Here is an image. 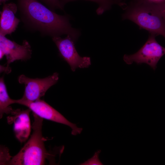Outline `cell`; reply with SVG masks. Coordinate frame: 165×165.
I'll return each mask as SVG.
<instances>
[{
	"label": "cell",
	"instance_id": "12",
	"mask_svg": "<svg viewBox=\"0 0 165 165\" xmlns=\"http://www.w3.org/2000/svg\"><path fill=\"white\" fill-rule=\"evenodd\" d=\"M62 5H64L70 2L77 0H60ZM97 3L98 5L96 12L98 15H101L106 11L110 9L112 6L115 4L118 5L123 9L126 5V3L122 0H85Z\"/></svg>",
	"mask_w": 165,
	"mask_h": 165
},
{
	"label": "cell",
	"instance_id": "1",
	"mask_svg": "<svg viewBox=\"0 0 165 165\" xmlns=\"http://www.w3.org/2000/svg\"><path fill=\"white\" fill-rule=\"evenodd\" d=\"M17 5L23 22L30 29L52 37L69 35L76 41L80 35L72 27L69 16L57 14L38 0H17Z\"/></svg>",
	"mask_w": 165,
	"mask_h": 165
},
{
	"label": "cell",
	"instance_id": "14",
	"mask_svg": "<svg viewBox=\"0 0 165 165\" xmlns=\"http://www.w3.org/2000/svg\"><path fill=\"white\" fill-rule=\"evenodd\" d=\"M45 4L52 10L59 9L63 10L64 6L62 5L60 0H39Z\"/></svg>",
	"mask_w": 165,
	"mask_h": 165
},
{
	"label": "cell",
	"instance_id": "9",
	"mask_svg": "<svg viewBox=\"0 0 165 165\" xmlns=\"http://www.w3.org/2000/svg\"><path fill=\"white\" fill-rule=\"evenodd\" d=\"M31 111L28 108L23 110L20 109H13L11 116L7 117L8 124L13 123L15 136L21 143L26 141L30 134L31 125L29 114Z\"/></svg>",
	"mask_w": 165,
	"mask_h": 165
},
{
	"label": "cell",
	"instance_id": "11",
	"mask_svg": "<svg viewBox=\"0 0 165 165\" xmlns=\"http://www.w3.org/2000/svg\"><path fill=\"white\" fill-rule=\"evenodd\" d=\"M14 100L10 98L8 93L4 77H0V119L4 114H11L13 109L10 105Z\"/></svg>",
	"mask_w": 165,
	"mask_h": 165
},
{
	"label": "cell",
	"instance_id": "17",
	"mask_svg": "<svg viewBox=\"0 0 165 165\" xmlns=\"http://www.w3.org/2000/svg\"><path fill=\"white\" fill-rule=\"evenodd\" d=\"M11 72V68L9 65L6 66L0 64V73H4L6 74H9Z\"/></svg>",
	"mask_w": 165,
	"mask_h": 165
},
{
	"label": "cell",
	"instance_id": "6",
	"mask_svg": "<svg viewBox=\"0 0 165 165\" xmlns=\"http://www.w3.org/2000/svg\"><path fill=\"white\" fill-rule=\"evenodd\" d=\"M59 78V74L57 72L42 79L31 78L24 75H20L18 78V82L25 86L24 94L20 99L27 101H34L40 99L49 88L57 83Z\"/></svg>",
	"mask_w": 165,
	"mask_h": 165
},
{
	"label": "cell",
	"instance_id": "13",
	"mask_svg": "<svg viewBox=\"0 0 165 165\" xmlns=\"http://www.w3.org/2000/svg\"><path fill=\"white\" fill-rule=\"evenodd\" d=\"M12 157L9 148L4 145H0V165H8Z\"/></svg>",
	"mask_w": 165,
	"mask_h": 165
},
{
	"label": "cell",
	"instance_id": "5",
	"mask_svg": "<svg viewBox=\"0 0 165 165\" xmlns=\"http://www.w3.org/2000/svg\"><path fill=\"white\" fill-rule=\"evenodd\" d=\"M52 38L59 55L69 64L72 71L74 72L79 68H87L91 64L90 57H82L79 55L75 46L76 41L71 36L67 35L64 38L60 36Z\"/></svg>",
	"mask_w": 165,
	"mask_h": 165
},
{
	"label": "cell",
	"instance_id": "19",
	"mask_svg": "<svg viewBox=\"0 0 165 165\" xmlns=\"http://www.w3.org/2000/svg\"><path fill=\"white\" fill-rule=\"evenodd\" d=\"M8 0H0V4L2 3L4 4Z\"/></svg>",
	"mask_w": 165,
	"mask_h": 165
},
{
	"label": "cell",
	"instance_id": "10",
	"mask_svg": "<svg viewBox=\"0 0 165 165\" xmlns=\"http://www.w3.org/2000/svg\"><path fill=\"white\" fill-rule=\"evenodd\" d=\"M17 5L10 2L3 4L0 18V34L3 36L14 32L20 22L15 16Z\"/></svg>",
	"mask_w": 165,
	"mask_h": 165
},
{
	"label": "cell",
	"instance_id": "8",
	"mask_svg": "<svg viewBox=\"0 0 165 165\" xmlns=\"http://www.w3.org/2000/svg\"><path fill=\"white\" fill-rule=\"evenodd\" d=\"M0 49L6 56L7 65L16 61H26L31 58V46L26 40L20 45L0 34Z\"/></svg>",
	"mask_w": 165,
	"mask_h": 165
},
{
	"label": "cell",
	"instance_id": "4",
	"mask_svg": "<svg viewBox=\"0 0 165 165\" xmlns=\"http://www.w3.org/2000/svg\"><path fill=\"white\" fill-rule=\"evenodd\" d=\"M156 37L149 34L146 42L137 52L124 55V61L128 64L134 62L137 64L145 63L156 70L159 61L165 54V48L157 41Z\"/></svg>",
	"mask_w": 165,
	"mask_h": 165
},
{
	"label": "cell",
	"instance_id": "3",
	"mask_svg": "<svg viewBox=\"0 0 165 165\" xmlns=\"http://www.w3.org/2000/svg\"><path fill=\"white\" fill-rule=\"evenodd\" d=\"M33 132L30 138L16 155L12 156L9 165H41L50 156L45 147L42 134L43 119L33 113Z\"/></svg>",
	"mask_w": 165,
	"mask_h": 165
},
{
	"label": "cell",
	"instance_id": "15",
	"mask_svg": "<svg viewBox=\"0 0 165 165\" xmlns=\"http://www.w3.org/2000/svg\"><path fill=\"white\" fill-rule=\"evenodd\" d=\"M101 152L99 150L96 152L94 156L87 161L83 163V165H101L103 164L101 162L99 159V154Z\"/></svg>",
	"mask_w": 165,
	"mask_h": 165
},
{
	"label": "cell",
	"instance_id": "18",
	"mask_svg": "<svg viewBox=\"0 0 165 165\" xmlns=\"http://www.w3.org/2000/svg\"><path fill=\"white\" fill-rule=\"evenodd\" d=\"M4 54L2 51L0 49V60L2 59Z\"/></svg>",
	"mask_w": 165,
	"mask_h": 165
},
{
	"label": "cell",
	"instance_id": "16",
	"mask_svg": "<svg viewBox=\"0 0 165 165\" xmlns=\"http://www.w3.org/2000/svg\"><path fill=\"white\" fill-rule=\"evenodd\" d=\"M132 1L158 6H165V0H132Z\"/></svg>",
	"mask_w": 165,
	"mask_h": 165
},
{
	"label": "cell",
	"instance_id": "7",
	"mask_svg": "<svg viewBox=\"0 0 165 165\" xmlns=\"http://www.w3.org/2000/svg\"><path fill=\"white\" fill-rule=\"evenodd\" d=\"M14 100V104H18L27 107L33 113L42 119L69 127L72 129V134L73 135L80 134L82 130V128L78 127L76 124L69 122L60 112L40 99L34 101H25L20 99Z\"/></svg>",
	"mask_w": 165,
	"mask_h": 165
},
{
	"label": "cell",
	"instance_id": "2",
	"mask_svg": "<svg viewBox=\"0 0 165 165\" xmlns=\"http://www.w3.org/2000/svg\"><path fill=\"white\" fill-rule=\"evenodd\" d=\"M123 9V20L132 21L149 34L165 37V6L131 1Z\"/></svg>",
	"mask_w": 165,
	"mask_h": 165
}]
</instances>
